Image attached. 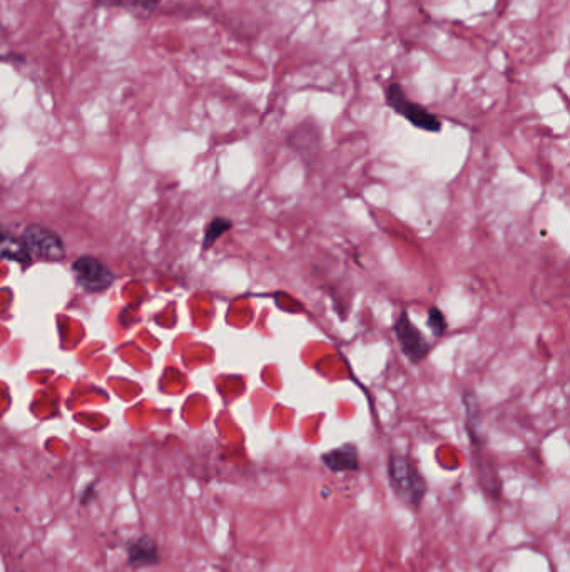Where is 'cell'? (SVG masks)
I'll return each mask as SVG.
<instances>
[{
  "label": "cell",
  "instance_id": "1",
  "mask_svg": "<svg viewBox=\"0 0 570 572\" xmlns=\"http://www.w3.org/2000/svg\"><path fill=\"white\" fill-rule=\"evenodd\" d=\"M387 472L395 497L413 511H420L423 499L427 496L428 484L415 460L410 455L392 452L388 455Z\"/></svg>",
  "mask_w": 570,
  "mask_h": 572
},
{
  "label": "cell",
  "instance_id": "2",
  "mask_svg": "<svg viewBox=\"0 0 570 572\" xmlns=\"http://www.w3.org/2000/svg\"><path fill=\"white\" fill-rule=\"evenodd\" d=\"M385 101L393 113L402 116L405 121L412 124L413 128L422 129L427 133H440L442 131L440 118L430 113L422 104L415 103L408 98L407 92L400 82L388 84L387 91H385Z\"/></svg>",
  "mask_w": 570,
  "mask_h": 572
},
{
  "label": "cell",
  "instance_id": "3",
  "mask_svg": "<svg viewBox=\"0 0 570 572\" xmlns=\"http://www.w3.org/2000/svg\"><path fill=\"white\" fill-rule=\"evenodd\" d=\"M393 333L397 337L398 345L408 362L413 365L422 363L432 352V343L423 335L422 330L410 320L407 310H402L393 325Z\"/></svg>",
  "mask_w": 570,
  "mask_h": 572
},
{
  "label": "cell",
  "instance_id": "4",
  "mask_svg": "<svg viewBox=\"0 0 570 572\" xmlns=\"http://www.w3.org/2000/svg\"><path fill=\"white\" fill-rule=\"evenodd\" d=\"M21 240L31 258L57 261L62 260L66 255V248H64V243H62L59 235L54 231L47 230L44 226H27L22 233Z\"/></svg>",
  "mask_w": 570,
  "mask_h": 572
},
{
  "label": "cell",
  "instance_id": "5",
  "mask_svg": "<svg viewBox=\"0 0 570 572\" xmlns=\"http://www.w3.org/2000/svg\"><path fill=\"white\" fill-rule=\"evenodd\" d=\"M72 273L76 276L79 286L86 292H104L114 283V273L94 256H82L74 261Z\"/></svg>",
  "mask_w": 570,
  "mask_h": 572
},
{
  "label": "cell",
  "instance_id": "6",
  "mask_svg": "<svg viewBox=\"0 0 570 572\" xmlns=\"http://www.w3.org/2000/svg\"><path fill=\"white\" fill-rule=\"evenodd\" d=\"M126 554H128V566L131 569H144V567L158 566L161 562V552H159L158 542L148 534L133 537L126 544Z\"/></svg>",
  "mask_w": 570,
  "mask_h": 572
},
{
  "label": "cell",
  "instance_id": "7",
  "mask_svg": "<svg viewBox=\"0 0 570 572\" xmlns=\"http://www.w3.org/2000/svg\"><path fill=\"white\" fill-rule=\"evenodd\" d=\"M321 464L333 474L358 472L360 470V452L355 444H345L321 454Z\"/></svg>",
  "mask_w": 570,
  "mask_h": 572
},
{
  "label": "cell",
  "instance_id": "8",
  "mask_svg": "<svg viewBox=\"0 0 570 572\" xmlns=\"http://www.w3.org/2000/svg\"><path fill=\"white\" fill-rule=\"evenodd\" d=\"M0 260L19 261L22 265L31 263V255L22 243L21 236H16L11 231L0 225Z\"/></svg>",
  "mask_w": 570,
  "mask_h": 572
},
{
  "label": "cell",
  "instance_id": "9",
  "mask_svg": "<svg viewBox=\"0 0 570 572\" xmlns=\"http://www.w3.org/2000/svg\"><path fill=\"white\" fill-rule=\"evenodd\" d=\"M97 7H109V9H124L131 12H151L156 11L163 0H94Z\"/></svg>",
  "mask_w": 570,
  "mask_h": 572
},
{
  "label": "cell",
  "instance_id": "10",
  "mask_svg": "<svg viewBox=\"0 0 570 572\" xmlns=\"http://www.w3.org/2000/svg\"><path fill=\"white\" fill-rule=\"evenodd\" d=\"M231 228H233V221L223 218V216H216V218L209 221V225L206 226V231H204L203 250H211L214 243L221 236L226 235Z\"/></svg>",
  "mask_w": 570,
  "mask_h": 572
},
{
  "label": "cell",
  "instance_id": "11",
  "mask_svg": "<svg viewBox=\"0 0 570 572\" xmlns=\"http://www.w3.org/2000/svg\"><path fill=\"white\" fill-rule=\"evenodd\" d=\"M427 327L433 333V337L440 338L447 333V318L443 315L442 310L438 307H430L427 315Z\"/></svg>",
  "mask_w": 570,
  "mask_h": 572
},
{
  "label": "cell",
  "instance_id": "12",
  "mask_svg": "<svg viewBox=\"0 0 570 572\" xmlns=\"http://www.w3.org/2000/svg\"><path fill=\"white\" fill-rule=\"evenodd\" d=\"M97 491L96 484H89V486L82 491L81 494V506H89L92 502L96 501Z\"/></svg>",
  "mask_w": 570,
  "mask_h": 572
}]
</instances>
